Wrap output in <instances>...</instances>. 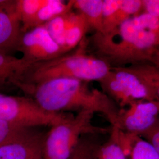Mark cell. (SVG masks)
Returning <instances> with one entry per match:
<instances>
[{"label":"cell","mask_w":159,"mask_h":159,"mask_svg":"<svg viewBox=\"0 0 159 159\" xmlns=\"http://www.w3.org/2000/svg\"><path fill=\"white\" fill-rule=\"evenodd\" d=\"M121 0H103L102 27L103 35L113 33L114 24Z\"/></svg>","instance_id":"cell-23"},{"label":"cell","mask_w":159,"mask_h":159,"mask_svg":"<svg viewBox=\"0 0 159 159\" xmlns=\"http://www.w3.org/2000/svg\"><path fill=\"white\" fill-rule=\"evenodd\" d=\"M71 116L66 113L48 112L30 97L13 96L0 93L1 120L30 127H51Z\"/></svg>","instance_id":"cell-5"},{"label":"cell","mask_w":159,"mask_h":159,"mask_svg":"<svg viewBox=\"0 0 159 159\" xmlns=\"http://www.w3.org/2000/svg\"><path fill=\"white\" fill-rule=\"evenodd\" d=\"M22 27L16 10L0 8V53L11 54L17 51Z\"/></svg>","instance_id":"cell-8"},{"label":"cell","mask_w":159,"mask_h":159,"mask_svg":"<svg viewBox=\"0 0 159 159\" xmlns=\"http://www.w3.org/2000/svg\"><path fill=\"white\" fill-rule=\"evenodd\" d=\"M142 137L150 143L159 152V121Z\"/></svg>","instance_id":"cell-25"},{"label":"cell","mask_w":159,"mask_h":159,"mask_svg":"<svg viewBox=\"0 0 159 159\" xmlns=\"http://www.w3.org/2000/svg\"><path fill=\"white\" fill-rule=\"evenodd\" d=\"M95 159H127L118 141L116 127H111L109 137L100 146Z\"/></svg>","instance_id":"cell-20"},{"label":"cell","mask_w":159,"mask_h":159,"mask_svg":"<svg viewBox=\"0 0 159 159\" xmlns=\"http://www.w3.org/2000/svg\"><path fill=\"white\" fill-rule=\"evenodd\" d=\"M91 30L84 17L79 12L73 10L67 14L64 51L67 53L75 49L85 38Z\"/></svg>","instance_id":"cell-12"},{"label":"cell","mask_w":159,"mask_h":159,"mask_svg":"<svg viewBox=\"0 0 159 159\" xmlns=\"http://www.w3.org/2000/svg\"><path fill=\"white\" fill-rule=\"evenodd\" d=\"M46 133L27 140L0 146V159H43V144Z\"/></svg>","instance_id":"cell-9"},{"label":"cell","mask_w":159,"mask_h":159,"mask_svg":"<svg viewBox=\"0 0 159 159\" xmlns=\"http://www.w3.org/2000/svg\"><path fill=\"white\" fill-rule=\"evenodd\" d=\"M21 90L48 112L90 111L102 114L111 127H116L117 124L120 108L103 91L90 89L85 81L73 79H55L25 87Z\"/></svg>","instance_id":"cell-1"},{"label":"cell","mask_w":159,"mask_h":159,"mask_svg":"<svg viewBox=\"0 0 159 159\" xmlns=\"http://www.w3.org/2000/svg\"><path fill=\"white\" fill-rule=\"evenodd\" d=\"M142 2L144 13L159 18V0H142Z\"/></svg>","instance_id":"cell-24"},{"label":"cell","mask_w":159,"mask_h":159,"mask_svg":"<svg viewBox=\"0 0 159 159\" xmlns=\"http://www.w3.org/2000/svg\"><path fill=\"white\" fill-rule=\"evenodd\" d=\"M68 12L55 17L43 25L45 26L52 39L63 49L64 54H66L64 51V44L67 18Z\"/></svg>","instance_id":"cell-22"},{"label":"cell","mask_w":159,"mask_h":159,"mask_svg":"<svg viewBox=\"0 0 159 159\" xmlns=\"http://www.w3.org/2000/svg\"><path fill=\"white\" fill-rule=\"evenodd\" d=\"M159 121V100H142L120 108L116 126L125 132L142 137Z\"/></svg>","instance_id":"cell-6"},{"label":"cell","mask_w":159,"mask_h":159,"mask_svg":"<svg viewBox=\"0 0 159 159\" xmlns=\"http://www.w3.org/2000/svg\"><path fill=\"white\" fill-rule=\"evenodd\" d=\"M142 9V0H121L114 24V32L123 22L139 14Z\"/></svg>","instance_id":"cell-21"},{"label":"cell","mask_w":159,"mask_h":159,"mask_svg":"<svg viewBox=\"0 0 159 159\" xmlns=\"http://www.w3.org/2000/svg\"><path fill=\"white\" fill-rule=\"evenodd\" d=\"M128 145L123 150L127 159H159V152L148 140L130 134Z\"/></svg>","instance_id":"cell-16"},{"label":"cell","mask_w":159,"mask_h":159,"mask_svg":"<svg viewBox=\"0 0 159 159\" xmlns=\"http://www.w3.org/2000/svg\"><path fill=\"white\" fill-rule=\"evenodd\" d=\"M142 80L159 100V67L153 64L140 63L125 67Z\"/></svg>","instance_id":"cell-17"},{"label":"cell","mask_w":159,"mask_h":159,"mask_svg":"<svg viewBox=\"0 0 159 159\" xmlns=\"http://www.w3.org/2000/svg\"><path fill=\"white\" fill-rule=\"evenodd\" d=\"M85 38L73 51L51 60L31 65L23 75L17 88L39 84L55 79H73L85 82L99 81L111 71L112 66L100 57L86 52Z\"/></svg>","instance_id":"cell-2"},{"label":"cell","mask_w":159,"mask_h":159,"mask_svg":"<svg viewBox=\"0 0 159 159\" xmlns=\"http://www.w3.org/2000/svg\"><path fill=\"white\" fill-rule=\"evenodd\" d=\"M31 65L22 57L0 53V93L12 87L17 88L23 75Z\"/></svg>","instance_id":"cell-10"},{"label":"cell","mask_w":159,"mask_h":159,"mask_svg":"<svg viewBox=\"0 0 159 159\" xmlns=\"http://www.w3.org/2000/svg\"><path fill=\"white\" fill-rule=\"evenodd\" d=\"M17 51L21 52L22 58L32 64L49 61L64 54L44 25L23 33Z\"/></svg>","instance_id":"cell-7"},{"label":"cell","mask_w":159,"mask_h":159,"mask_svg":"<svg viewBox=\"0 0 159 159\" xmlns=\"http://www.w3.org/2000/svg\"><path fill=\"white\" fill-rule=\"evenodd\" d=\"M73 9L81 14L95 33L102 34L103 0H73Z\"/></svg>","instance_id":"cell-13"},{"label":"cell","mask_w":159,"mask_h":159,"mask_svg":"<svg viewBox=\"0 0 159 159\" xmlns=\"http://www.w3.org/2000/svg\"><path fill=\"white\" fill-rule=\"evenodd\" d=\"M101 134H86L81 137L73 151L67 159H95L98 150L104 142Z\"/></svg>","instance_id":"cell-18"},{"label":"cell","mask_w":159,"mask_h":159,"mask_svg":"<svg viewBox=\"0 0 159 159\" xmlns=\"http://www.w3.org/2000/svg\"><path fill=\"white\" fill-rule=\"evenodd\" d=\"M40 127H30L0 119V146L21 142L39 134Z\"/></svg>","instance_id":"cell-14"},{"label":"cell","mask_w":159,"mask_h":159,"mask_svg":"<svg viewBox=\"0 0 159 159\" xmlns=\"http://www.w3.org/2000/svg\"><path fill=\"white\" fill-rule=\"evenodd\" d=\"M111 70L115 77L125 87L133 102L157 100L152 91L142 80L125 67H112Z\"/></svg>","instance_id":"cell-11"},{"label":"cell","mask_w":159,"mask_h":159,"mask_svg":"<svg viewBox=\"0 0 159 159\" xmlns=\"http://www.w3.org/2000/svg\"><path fill=\"white\" fill-rule=\"evenodd\" d=\"M92 40L100 58L111 66L145 63L159 50V30H141L126 20L113 33H95Z\"/></svg>","instance_id":"cell-3"},{"label":"cell","mask_w":159,"mask_h":159,"mask_svg":"<svg viewBox=\"0 0 159 159\" xmlns=\"http://www.w3.org/2000/svg\"><path fill=\"white\" fill-rule=\"evenodd\" d=\"M45 0H16V12L21 24L23 33L31 28L34 17Z\"/></svg>","instance_id":"cell-19"},{"label":"cell","mask_w":159,"mask_h":159,"mask_svg":"<svg viewBox=\"0 0 159 159\" xmlns=\"http://www.w3.org/2000/svg\"><path fill=\"white\" fill-rule=\"evenodd\" d=\"M73 10V0L66 2L61 0H45L34 17L31 29L43 25L52 18Z\"/></svg>","instance_id":"cell-15"},{"label":"cell","mask_w":159,"mask_h":159,"mask_svg":"<svg viewBox=\"0 0 159 159\" xmlns=\"http://www.w3.org/2000/svg\"><path fill=\"white\" fill-rule=\"evenodd\" d=\"M94 114L90 111H82L51 126L43 144V159H67L84 134H109L111 128L93 125Z\"/></svg>","instance_id":"cell-4"}]
</instances>
